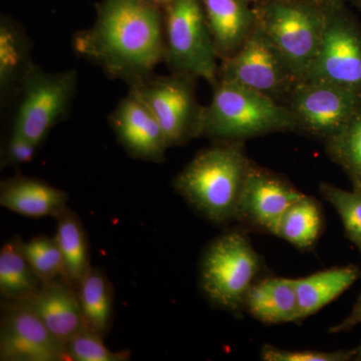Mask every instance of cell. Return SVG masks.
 <instances>
[{
	"label": "cell",
	"mask_w": 361,
	"mask_h": 361,
	"mask_svg": "<svg viewBox=\"0 0 361 361\" xmlns=\"http://www.w3.org/2000/svg\"><path fill=\"white\" fill-rule=\"evenodd\" d=\"M94 25L73 35L78 56L133 85L164 63L163 9L148 0H101Z\"/></svg>",
	"instance_id": "1"
},
{
	"label": "cell",
	"mask_w": 361,
	"mask_h": 361,
	"mask_svg": "<svg viewBox=\"0 0 361 361\" xmlns=\"http://www.w3.org/2000/svg\"><path fill=\"white\" fill-rule=\"evenodd\" d=\"M251 161L245 142H213L176 176L173 187L207 220L226 224L235 221Z\"/></svg>",
	"instance_id": "2"
},
{
	"label": "cell",
	"mask_w": 361,
	"mask_h": 361,
	"mask_svg": "<svg viewBox=\"0 0 361 361\" xmlns=\"http://www.w3.org/2000/svg\"><path fill=\"white\" fill-rule=\"evenodd\" d=\"M210 104L203 106L197 139L213 142H245L274 133L295 132L284 104L247 87L218 82Z\"/></svg>",
	"instance_id": "3"
},
{
	"label": "cell",
	"mask_w": 361,
	"mask_h": 361,
	"mask_svg": "<svg viewBox=\"0 0 361 361\" xmlns=\"http://www.w3.org/2000/svg\"><path fill=\"white\" fill-rule=\"evenodd\" d=\"M263 262L243 230H232L213 240L202 256L200 285L208 300L221 310L240 314L252 285L260 278Z\"/></svg>",
	"instance_id": "4"
},
{
	"label": "cell",
	"mask_w": 361,
	"mask_h": 361,
	"mask_svg": "<svg viewBox=\"0 0 361 361\" xmlns=\"http://www.w3.org/2000/svg\"><path fill=\"white\" fill-rule=\"evenodd\" d=\"M254 11L259 27L304 80L322 42L325 6L308 0H261Z\"/></svg>",
	"instance_id": "5"
},
{
	"label": "cell",
	"mask_w": 361,
	"mask_h": 361,
	"mask_svg": "<svg viewBox=\"0 0 361 361\" xmlns=\"http://www.w3.org/2000/svg\"><path fill=\"white\" fill-rule=\"evenodd\" d=\"M164 63L172 73L219 82V65L201 0H169L163 7Z\"/></svg>",
	"instance_id": "6"
},
{
	"label": "cell",
	"mask_w": 361,
	"mask_h": 361,
	"mask_svg": "<svg viewBox=\"0 0 361 361\" xmlns=\"http://www.w3.org/2000/svg\"><path fill=\"white\" fill-rule=\"evenodd\" d=\"M78 80L75 70L49 73L33 63L20 85L11 130L42 146L51 130L70 113Z\"/></svg>",
	"instance_id": "7"
},
{
	"label": "cell",
	"mask_w": 361,
	"mask_h": 361,
	"mask_svg": "<svg viewBox=\"0 0 361 361\" xmlns=\"http://www.w3.org/2000/svg\"><path fill=\"white\" fill-rule=\"evenodd\" d=\"M198 80L190 73L171 71L168 75L152 73L130 87L160 123L169 148L197 139L203 109L196 96Z\"/></svg>",
	"instance_id": "8"
},
{
	"label": "cell",
	"mask_w": 361,
	"mask_h": 361,
	"mask_svg": "<svg viewBox=\"0 0 361 361\" xmlns=\"http://www.w3.org/2000/svg\"><path fill=\"white\" fill-rule=\"evenodd\" d=\"M304 80L329 82L361 94V25L343 2L325 6L322 42Z\"/></svg>",
	"instance_id": "9"
},
{
	"label": "cell",
	"mask_w": 361,
	"mask_h": 361,
	"mask_svg": "<svg viewBox=\"0 0 361 361\" xmlns=\"http://www.w3.org/2000/svg\"><path fill=\"white\" fill-rule=\"evenodd\" d=\"M219 80L255 90L282 104L299 82L258 25L234 56L221 61Z\"/></svg>",
	"instance_id": "10"
},
{
	"label": "cell",
	"mask_w": 361,
	"mask_h": 361,
	"mask_svg": "<svg viewBox=\"0 0 361 361\" xmlns=\"http://www.w3.org/2000/svg\"><path fill=\"white\" fill-rule=\"evenodd\" d=\"M284 106L295 132L326 142L337 134L361 106V94L314 80H299Z\"/></svg>",
	"instance_id": "11"
},
{
	"label": "cell",
	"mask_w": 361,
	"mask_h": 361,
	"mask_svg": "<svg viewBox=\"0 0 361 361\" xmlns=\"http://www.w3.org/2000/svg\"><path fill=\"white\" fill-rule=\"evenodd\" d=\"M303 195L283 176L251 161L235 221L245 229L277 236L285 212Z\"/></svg>",
	"instance_id": "12"
},
{
	"label": "cell",
	"mask_w": 361,
	"mask_h": 361,
	"mask_svg": "<svg viewBox=\"0 0 361 361\" xmlns=\"http://www.w3.org/2000/svg\"><path fill=\"white\" fill-rule=\"evenodd\" d=\"M0 360L63 361L66 346L21 303L2 302Z\"/></svg>",
	"instance_id": "13"
},
{
	"label": "cell",
	"mask_w": 361,
	"mask_h": 361,
	"mask_svg": "<svg viewBox=\"0 0 361 361\" xmlns=\"http://www.w3.org/2000/svg\"><path fill=\"white\" fill-rule=\"evenodd\" d=\"M116 141L132 158L161 164L169 149L165 135L148 106L132 92L109 116Z\"/></svg>",
	"instance_id": "14"
},
{
	"label": "cell",
	"mask_w": 361,
	"mask_h": 361,
	"mask_svg": "<svg viewBox=\"0 0 361 361\" xmlns=\"http://www.w3.org/2000/svg\"><path fill=\"white\" fill-rule=\"evenodd\" d=\"M20 303L30 308L65 346L85 327L78 290L63 278L42 284L37 293Z\"/></svg>",
	"instance_id": "15"
},
{
	"label": "cell",
	"mask_w": 361,
	"mask_h": 361,
	"mask_svg": "<svg viewBox=\"0 0 361 361\" xmlns=\"http://www.w3.org/2000/svg\"><path fill=\"white\" fill-rule=\"evenodd\" d=\"M216 54L221 61L241 49L257 25L247 0H201Z\"/></svg>",
	"instance_id": "16"
},
{
	"label": "cell",
	"mask_w": 361,
	"mask_h": 361,
	"mask_svg": "<svg viewBox=\"0 0 361 361\" xmlns=\"http://www.w3.org/2000/svg\"><path fill=\"white\" fill-rule=\"evenodd\" d=\"M68 201L65 191L35 178L16 176L0 185V205L25 217H56Z\"/></svg>",
	"instance_id": "17"
},
{
	"label": "cell",
	"mask_w": 361,
	"mask_h": 361,
	"mask_svg": "<svg viewBox=\"0 0 361 361\" xmlns=\"http://www.w3.org/2000/svg\"><path fill=\"white\" fill-rule=\"evenodd\" d=\"M243 311L265 325L297 324L298 299L293 278H259L247 293Z\"/></svg>",
	"instance_id": "18"
},
{
	"label": "cell",
	"mask_w": 361,
	"mask_h": 361,
	"mask_svg": "<svg viewBox=\"0 0 361 361\" xmlns=\"http://www.w3.org/2000/svg\"><path fill=\"white\" fill-rule=\"evenodd\" d=\"M357 265L337 266L294 279L298 299V322L319 312L338 298L360 277Z\"/></svg>",
	"instance_id": "19"
},
{
	"label": "cell",
	"mask_w": 361,
	"mask_h": 361,
	"mask_svg": "<svg viewBox=\"0 0 361 361\" xmlns=\"http://www.w3.org/2000/svg\"><path fill=\"white\" fill-rule=\"evenodd\" d=\"M32 44L20 23L6 16L0 20V94L6 103L18 96L26 73L32 65Z\"/></svg>",
	"instance_id": "20"
},
{
	"label": "cell",
	"mask_w": 361,
	"mask_h": 361,
	"mask_svg": "<svg viewBox=\"0 0 361 361\" xmlns=\"http://www.w3.org/2000/svg\"><path fill=\"white\" fill-rule=\"evenodd\" d=\"M54 218L56 220V238L65 262L63 279L77 289L92 267L90 262L87 232L78 214L68 207Z\"/></svg>",
	"instance_id": "21"
},
{
	"label": "cell",
	"mask_w": 361,
	"mask_h": 361,
	"mask_svg": "<svg viewBox=\"0 0 361 361\" xmlns=\"http://www.w3.org/2000/svg\"><path fill=\"white\" fill-rule=\"evenodd\" d=\"M42 284L23 253V241L14 238L6 242L0 251V295L4 302H23Z\"/></svg>",
	"instance_id": "22"
},
{
	"label": "cell",
	"mask_w": 361,
	"mask_h": 361,
	"mask_svg": "<svg viewBox=\"0 0 361 361\" xmlns=\"http://www.w3.org/2000/svg\"><path fill=\"white\" fill-rule=\"evenodd\" d=\"M85 327L104 337L114 318V289L106 273L92 267L77 288Z\"/></svg>",
	"instance_id": "23"
},
{
	"label": "cell",
	"mask_w": 361,
	"mask_h": 361,
	"mask_svg": "<svg viewBox=\"0 0 361 361\" xmlns=\"http://www.w3.org/2000/svg\"><path fill=\"white\" fill-rule=\"evenodd\" d=\"M322 213L318 201L304 194L285 212L276 237L299 250H310L322 236L324 226Z\"/></svg>",
	"instance_id": "24"
},
{
	"label": "cell",
	"mask_w": 361,
	"mask_h": 361,
	"mask_svg": "<svg viewBox=\"0 0 361 361\" xmlns=\"http://www.w3.org/2000/svg\"><path fill=\"white\" fill-rule=\"evenodd\" d=\"M324 144L327 155L348 175L353 189L361 191V106Z\"/></svg>",
	"instance_id": "25"
},
{
	"label": "cell",
	"mask_w": 361,
	"mask_h": 361,
	"mask_svg": "<svg viewBox=\"0 0 361 361\" xmlns=\"http://www.w3.org/2000/svg\"><path fill=\"white\" fill-rule=\"evenodd\" d=\"M319 192L338 213L346 238L361 251V191H348L330 183L320 182Z\"/></svg>",
	"instance_id": "26"
},
{
	"label": "cell",
	"mask_w": 361,
	"mask_h": 361,
	"mask_svg": "<svg viewBox=\"0 0 361 361\" xmlns=\"http://www.w3.org/2000/svg\"><path fill=\"white\" fill-rule=\"evenodd\" d=\"M23 250L42 283L63 278L65 262L56 236L42 235L23 242Z\"/></svg>",
	"instance_id": "27"
},
{
	"label": "cell",
	"mask_w": 361,
	"mask_h": 361,
	"mask_svg": "<svg viewBox=\"0 0 361 361\" xmlns=\"http://www.w3.org/2000/svg\"><path fill=\"white\" fill-rule=\"evenodd\" d=\"M66 360L71 361H126L130 351H113L106 346L104 337L87 327L80 330L66 344Z\"/></svg>",
	"instance_id": "28"
},
{
	"label": "cell",
	"mask_w": 361,
	"mask_h": 361,
	"mask_svg": "<svg viewBox=\"0 0 361 361\" xmlns=\"http://www.w3.org/2000/svg\"><path fill=\"white\" fill-rule=\"evenodd\" d=\"M355 349L320 351L313 349H284L265 344L261 349V360L264 361H349L355 358Z\"/></svg>",
	"instance_id": "29"
},
{
	"label": "cell",
	"mask_w": 361,
	"mask_h": 361,
	"mask_svg": "<svg viewBox=\"0 0 361 361\" xmlns=\"http://www.w3.org/2000/svg\"><path fill=\"white\" fill-rule=\"evenodd\" d=\"M39 147L40 145L11 130L2 153L1 165L18 167L30 163L35 159Z\"/></svg>",
	"instance_id": "30"
},
{
	"label": "cell",
	"mask_w": 361,
	"mask_h": 361,
	"mask_svg": "<svg viewBox=\"0 0 361 361\" xmlns=\"http://www.w3.org/2000/svg\"><path fill=\"white\" fill-rule=\"evenodd\" d=\"M360 324H361V292L355 305H353L351 312L341 322L334 325L329 329V334H341V332H348Z\"/></svg>",
	"instance_id": "31"
},
{
	"label": "cell",
	"mask_w": 361,
	"mask_h": 361,
	"mask_svg": "<svg viewBox=\"0 0 361 361\" xmlns=\"http://www.w3.org/2000/svg\"><path fill=\"white\" fill-rule=\"evenodd\" d=\"M308 1L313 2V4H319V6H329L330 4L343 2L344 0H308Z\"/></svg>",
	"instance_id": "32"
},
{
	"label": "cell",
	"mask_w": 361,
	"mask_h": 361,
	"mask_svg": "<svg viewBox=\"0 0 361 361\" xmlns=\"http://www.w3.org/2000/svg\"><path fill=\"white\" fill-rule=\"evenodd\" d=\"M149 2H151L154 6L160 7V8L163 9V7L168 4L169 0H148Z\"/></svg>",
	"instance_id": "33"
},
{
	"label": "cell",
	"mask_w": 361,
	"mask_h": 361,
	"mask_svg": "<svg viewBox=\"0 0 361 361\" xmlns=\"http://www.w3.org/2000/svg\"><path fill=\"white\" fill-rule=\"evenodd\" d=\"M355 358H353V360L355 361H361V343L360 345L357 346V348H355Z\"/></svg>",
	"instance_id": "34"
},
{
	"label": "cell",
	"mask_w": 361,
	"mask_h": 361,
	"mask_svg": "<svg viewBox=\"0 0 361 361\" xmlns=\"http://www.w3.org/2000/svg\"><path fill=\"white\" fill-rule=\"evenodd\" d=\"M350 1L361 11V0H350Z\"/></svg>",
	"instance_id": "35"
},
{
	"label": "cell",
	"mask_w": 361,
	"mask_h": 361,
	"mask_svg": "<svg viewBox=\"0 0 361 361\" xmlns=\"http://www.w3.org/2000/svg\"><path fill=\"white\" fill-rule=\"evenodd\" d=\"M360 253H361V251H360Z\"/></svg>",
	"instance_id": "36"
},
{
	"label": "cell",
	"mask_w": 361,
	"mask_h": 361,
	"mask_svg": "<svg viewBox=\"0 0 361 361\" xmlns=\"http://www.w3.org/2000/svg\"><path fill=\"white\" fill-rule=\"evenodd\" d=\"M260 1H261V0H260Z\"/></svg>",
	"instance_id": "37"
}]
</instances>
